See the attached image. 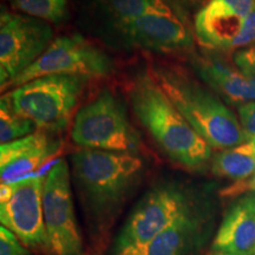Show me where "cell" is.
<instances>
[{"instance_id":"1","label":"cell","mask_w":255,"mask_h":255,"mask_svg":"<svg viewBox=\"0 0 255 255\" xmlns=\"http://www.w3.org/2000/svg\"><path fill=\"white\" fill-rule=\"evenodd\" d=\"M129 95L139 123L169 158L191 170L207 164L212 146L190 127L150 72L135 79Z\"/></svg>"},{"instance_id":"2","label":"cell","mask_w":255,"mask_h":255,"mask_svg":"<svg viewBox=\"0 0 255 255\" xmlns=\"http://www.w3.org/2000/svg\"><path fill=\"white\" fill-rule=\"evenodd\" d=\"M72 176L88 208L110 215L124 202L144 170L136 154L81 148L71 156Z\"/></svg>"},{"instance_id":"3","label":"cell","mask_w":255,"mask_h":255,"mask_svg":"<svg viewBox=\"0 0 255 255\" xmlns=\"http://www.w3.org/2000/svg\"><path fill=\"white\" fill-rule=\"evenodd\" d=\"M150 73L190 127L212 148L225 150L248 141L240 121L212 92L174 70L157 68Z\"/></svg>"},{"instance_id":"4","label":"cell","mask_w":255,"mask_h":255,"mask_svg":"<svg viewBox=\"0 0 255 255\" xmlns=\"http://www.w3.org/2000/svg\"><path fill=\"white\" fill-rule=\"evenodd\" d=\"M87 81L79 76H45L13 88L4 97L38 130L55 133L68 127Z\"/></svg>"},{"instance_id":"5","label":"cell","mask_w":255,"mask_h":255,"mask_svg":"<svg viewBox=\"0 0 255 255\" xmlns=\"http://www.w3.org/2000/svg\"><path fill=\"white\" fill-rule=\"evenodd\" d=\"M72 141L84 149L136 154L141 138L128 117L127 109L109 90L83 105L73 119Z\"/></svg>"},{"instance_id":"6","label":"cell","mask_w":255,"mask_h":255,"mask_svg":"<svg viewBox=\"0 0 255 255\" xmlns=\"http://www.w3.org/2000/svg\"><path fill=\"white\" fill-rule=\"evenodd\" d=\"M191 208L193 200L183 187L162 184L152 188L137 203L124 225L115 255L141 250Z\"/></svg>"},{"instance_id":"7","label":"cell","mask_w":255,"mask_h":255,"mask_svg":"<svg viewBox=\"0 0 255 255\" xmlns=\"http://www.w3.org/2000/svg\"><path fill=\"white\" fill-rule=\"evenodd\" d=\"M53 30L40 19L1 9L0 85L1 91L27 70L52 44Z\"/></svg>"},{"instance_id":"8","label":"cell","mask_w":255,"mask_h":255,"mask_svg":"<svg viewBox=\"0 0 255 255\" xmlns=\"http://www.w3.org/2000/svg\"><path fill=\"white\" fill-rule=\"evenodd\" d=\"M203 46L231 51L255 44V0H209L194 21Z\"/></svg>"},{"instance_id":"9","label":"cell","mask_w":255,"mask_h":255,"mask_svg":"<svg viewBox=\"0 0 255 255\" xmlns=\"http://www.w3.org/2000/svg\"><path fill=\"white\" fill-rule=\"evenodd\" d=\"M114 64L103 51L81 36L56 38L43 56L11 82L6 90L53 75L100 78L110 75Z\"/></svg>"},{"instance_id":"10","label":"cell","mask_w":255,"mask_h":255,"mask_svg":"<svg viewBox=\"0 0 255 255\" xmlns=\"http://www.w3.org/2000/svg\"><path fill=\"white\" fill-rule=\"evenodd\" d=\"M44 221L51 255H84L70 186V169L59 159L46 174L43 188Z\"/></svg>"},{"instance_id":"11","label":"cell","mask_w":255,"mask_h":255,"mask_svg":"<svg viewBox=\"0 0 255 255\" xmlns=\"http://www.w3.org/2000/svg\"><path fill=\"white\" fill-rule=\"evenodd\" d=\"M45 177L27 176L12 182V196L0 203V221L25 246L49 250L43 208Z\"/></svg>"},{"instance_id":"12","label":"cell","mask_w":255,"mask_h":255,"mask_svg":"<svg viewBox=\"0 0 255 255\" xmlns=\"http://www.w3.org/2000/svg\"><path fill=\"white\" fill-rule=\"evenodd\" d=\"M115 33L129 45L155 52H176L193 44L190 32L174 7L143 15Z\"/></svg>"},{"instance_id":"13","label":"cell","mask_w":255,"mask_h":255,"mask_svg":"<svg viewBox=\"0 0 255 255\" xmlns=\"http://www.w3.org/2000/svg\"><path fill=\"white\" fill-rule=\"evenodd\" d=\"M59 149L52 132L37 130L23 138L0 146L1 183H12L39 168Z\"/></svg>"},{"instance_id":"14","label":"cell","mask_w":255,"mask_h":255,"mask_svg":"<svg viewBox=\"0 0 255 255\" xmlns=\"http://www.w3.org/2000/svg\"><path fill=\"white\" fill-rule=\"evenodd\" d=\"M216 253L255 255V195L245 194L233 203L213 242Z\"/></svg>"},{"instance_id":"15","label":"cell","mask_w":255,"mask_h":255,"mask_svg":"<svg viewBox=\"0 0 255 255\" xmlns=\"http://www.w3.org/2000/svg\"><path fill=\"white\" fill-rule=\"evenodd\" d=\"M193 64L200 78L226 100L242 104L255 101V81L237 66L214 57H196Z\"/></svg>"},{"instance_id":"16","label":"cell","mask_w":255,"mask_h":255,"mask_svg":"<svg viewBox=\"0 0 255 255\" xmlns=\"http://www.w3.org/2000/svg\"><path fill=\"white\" fill-rule=\"evenodd\" d=\"M202 219L195 208L184 213L141 250L122 255H193L201 239Z\"/></svg>"},{"instance_id":"17","label":"cell","mask_w":255,"mask_h":255,"mask_svg":"<svg viewBox=\"0 0 255 255\" xmlns=\"http://www.w3.org/2000/svg\"><path fill=\"white\" fill-rule=\"evenodd\" d=\"M91 4L114 32L143 15L173 7L169 0H91Z\"/></svg>"},{"instance_id":"18","label":"cell","mask_w":255,"mask_h":255,"mask_svg":"<svg viewBox=\"0 0 255 255\" xmlns=\"http://www.w3.org/2000/svg\"><path fill=\"white\" fill-rule=\"evenodd\" d=\"M212 171L235 182L251 177L255 174V139L218 152L213 158Z\"/></svg>"},{"instance_id":"19","label":"cell","mask_w":255,"mask_h":255,"mask_svg":"<svg viewBox=\"0 0 255 255\" xmlns=\"http://www.w3.org/2000/svg\"><path fill=\"white\" fill-rule=\"evenodd\" d=\"M11 7L21 14L58 24L68 17V0H7Z\"/></svg>"},{"instance_id":"20","label":"cell","mask_w":255,"mask_h":255,"mask_svg":"<svg viewBox=\"0 0 255 255\" xmlns=\"http://www.w3.org/2000/svg\"><path fill=\"white\" fill-rule=\"evenodd\" d=\"M36 124L24 119L12 109L7 100L2 96L0 102V141L1 144L13 142L37 131Z\"/></svg>"},{"instance_id":"21","label":"cell","mask_w":255,"mask_h":255,"mask_svg":"<svg viewBox=\"0 0 255 255\" xmlns=\"http://www.w3.org/2000/svg\"><path fill=\"white\" fill-rule=\"evenodd\" d=\"M0 255H30L19 239L4 226L0 227Z\"/></svg>"},{"instance_id":"22","label":"cell","mask_w":255,"mask_h":255,"mask_svg":"<svg viewBox=\"0 0 255 255\" xmlns=\"http://www.w3.org/2000/svg\"><path fill=\"white\" fill-rule=\"evenodd\" d=\"M234 64L244 75L255 81V44L239 50L234 55Z\"/></svg>"},{"instance_id":"23","label":"cell","mask_w":255,"mask_h":255,"mask_svg":"<svg viewBox=\"0 0 255 255\" xmlns=\"http://www.w3.org/2000/svg\"><path fill=\"white\" fill-rule=\"evenodd\" d=\"M238 113L239 121L248 141L255 139V101L241 104Z\"/></svg>"},{"instance_id":"24","label":"cell","mask_w":255,"mask_h":255,"mask_svg":"<svg viewBox=\"0 0 255 255\" xmlns=\"http://www.w3.org/2000/svg\"><path fill=\"white\" fill-rule=\"evenodd\" d=\"M225 196H239L244 194H254L255 195V174L248 177L247 180L235 182L233 186L226 188L222 191Z\"/></svg>"},{"instance_id":"25","label":"cell","mask_w":255,"mask_h":255,"mask_svg":"<svg viewBox=\"0 0 255 255\" xmlns=\"http://www.w3.org/2000/svg\"><path fill=\"white\" fill-rule=\"evenodd\" d=\"M176 8L182 9V11H193L197 9L200 11L209 0H169Z\"/></svg>"},{"instance_id":"26","label":"cell","mask_w":255,"mask_h":255,"mask_svg":"<svg viewBox=\"0 0 255 255\" xmlns=\"http://www.w3.org/2000/svg\"><path fill=\"white\" fill-rule=\"evenodd\" d=\"M212 255H232V254H225V253H215V254H212Z\"/></svg>"}]
</instances>
